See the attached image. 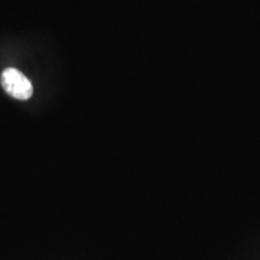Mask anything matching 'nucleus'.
Segmentation results:
<instances>
[{
  "label": "nucleus",
  "instance_id": "1",
  "mask_svg": "<svg viewBox=\"0 0 260 260\" xmlns=\"http://www.w3.org/2000/svg\"><path fill=\"white\" fill-rule=\"evenodd\" d=\"M2 86L12 98L27 100L32 95V86L21 71L9 68L2 74Z\"/></svg>",
  "mask_w": 260,
  "mask_h": 260
}]
</instances>
